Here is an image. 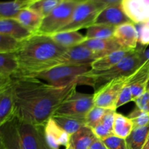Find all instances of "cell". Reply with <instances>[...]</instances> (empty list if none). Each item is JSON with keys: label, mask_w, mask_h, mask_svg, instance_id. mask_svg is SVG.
I'll use <instances>...</instances> for the list:
<instances>
[{"label": "cell", "mask_w": 149, "mask_h": 149, "mask_svg": "<svg viewBox=\"0 0 149 149\" xmlns=\"http://www.w3.org/2000/svg\"><path fill=\"white\" fill-rule=\"evenodd\" d=\"M90 69V65H59L38 73L32 77L44 80L55 87H65L77 82V79Z\"/></svg>", "instance_id": "obj_5"}, {"label": "cell", "mask_w": 149, "mask_h": 149, "mask_svg": "<svg viewBox=\"0 0 149 149\" xmlns=\"http://www.w3.org/2000/svg\"><path fill=\"white\" fill-rule=\"evenodd\" d=\"M96 138L91 128L85 125L70 135L68 146L72 149H90Z\"/></svg>", "instance_id": "obj_21"}, {"label": "cell", "mask_w": 149, "mask_h": 149, "mask_svg": "<svg viewBox=\"0 0 149 149\" xmlns=\"http://www.w3.org/2000/svg\"><path fill=\"white\" fill-rule=\"evenodd\" d=\"M109 110V109H103L98 106H93L85 116L86 126L89 127L91 129L95 127L100 123L101 119Z\"/></svg>", "instance_id": "obj_30"}, {"label": "cell", "mask_w": 149, "mask_h": 149, "mask_svg": "<svg viewBox=\"0 0 149 149\" xmlns=\"http://www.w3.org/2000/svg\"><path fill=\"white\" fill-rule=\"evenodd\" d=\"M90 149H108L107 147L103 142V141L99 138H96L90 147Z\"/></svg>", "instance_id": "obj_38"}, {"label": "cell", "mask_w": 149, "mask_h": 149, "mask_svg": "<svg viewBox=\"0 0 149 149\" xmlns=\"http://www.w3.org/2000/svg\"><path fill=\"white\" fill-rule=\"evenodd\" d=\"M14 19L33 34L37 33L43 20V18L38 13L29 7L20 10Z\"/></svg>", "instance_id": "obj_20"}, {"label": "cell", "mask_w": 149, "mask_h": 149, "mask_svg": "<svg viewBox=\"0 0 149 149\" xmlns=\"http://www.w3.org/2000/svg\"><path fill=\"white\" fill-rule=\"evenodd\" d=\"M129 77V76H128ZM128 77H119L106 83L95 91L94 104L95 106L116 111L119 94L127 81Z\"/></svg>", "instance_id": "obj_8"}, {"label": "cell", "mask_w": 149, "mask_h": 149, "mask_svg": "<svg viewBox=\"0 0 149 149\" xmlns=\"http://www.w3.org/2000/svg\"><path fill=\"white\" fill-rule=\"evenodd\" d=\"M93 106H95L93 95L84 94L76 91L61 105L55 115L85 118Z\"/></svg>", "instance_id": "obj_9"}, {"label": "cell", "mask_w": 149, "mask_h": 149, "mask_svg": "<svg viewBox=\"0 0 149 149\" xmlns=\"http://www.w3.org/2000/svg\"><path fill=\"white\" fill-rule=\"evenodd\" d=\"M103 9V7L90 0H84L77 6L67 24L58 32L78 31L87 29L94 24L97 15Z\"/></svg>", "instance_id": "obj_7"}, {"label": "cell", "mask_w": 149, "mask_h": 149, "mask_svg": "<svg viewBox=\"0 0 149 149\" xmlns=\"http://www.w3.org/2000/svg\"><path fill=\"white\" fill-rule=\"evenodd\" d=\"M129 22L132 21L126 15L120 4L103 9L97 15L94 24H103L116 27Z\"/></svg>", "instance_id": "obj_15"}, {"label": "cell", "mask_w": 149, "mask_h": 149, "mask_svg": "<svg viewBox=\"0 0 149 149\" xmlns=\"http://www.w3.org/2000/svg\"><path fill=\"white\" fill-rule=\"evenodd\" d=\"M63 0H35L32 1L28 7L38 13L44 19Z\"/></svg>", "instance_id": "obj_29"}, {"label": "cell", "mask_w": 149, "mask_h": 149, "mask_svg": "<svg viewBox=\"0 0 149 149\" xmlns=\"http://www.w3.org/2000/svg\"><path fill=\"white\" fill-rule=\"evenodd\" d=\"M32 0L0 1V19L15 18L17 13L29 6Z\"/></svg>", "instance_id": "obj_24"}, {"label": "cell", "mask_w": 149, "mask_h": 149, "mask_svg": "<svg viewBox=\"0 0 149 149\" xmlns=\"http://www.w3.org/2000/svg\"><path fill=\"white\" fill-rule=\"evenodd\" d=\"M113 38L123 49H134L138 47V31L132 22L116 26Z\"/></svg>", "instance_id": "obj_14"}, {"label": "cell", "mask_w": 149, "mask_h": 149, "mask_svg": "<svg viewBox=\"0 0 149 149\" xmlns=\"http://www.w3.org/2000/svg\"><path fill=\"white\" fill-rule=\"evenodd\" d=\"M146 49V46L141 45V47H138L130 55L106 71H95L90 69L77 79V84L93 87L96 91L112 79L128 77L144 63L143 52Z\"/></svg>", "instance_id": "obj_4"}, {"label": "cell", "mask_w": 149, "mask_h": 149, "mask_svg": "<svg viewBox=\"0 0 149 149\" xmlns=\"http://www.w3.org/2000/svg\"><path fill=\"white\" fill-rule=\"evenodd\" d=\"M131 101H133L132 92H131V89L129 84H127L126 83V84L124 86L120 94H119V98H118L117 100V103H116V109H118L120 106H124L125 104L130 103Z\"/></svg>", "instance_id": "obj_35"}, {"label": "cell", "mask_w": 149, "mask_h": 149, "mask_svg": "<svg viewBox=\"0 0 149 149\" xmlns=\"http://www.w3.org/2000/svg\"><path fill=\"white\" fill-rule=\"evenodd\" d=\"M0 33L19 42H23L33 35L14 18L0 19Z\"/></svg>", "instance_id": "obj_17"}, {"label": "cell", "mask_w": 149, "mask_h": 149, "mask_svg": "<svg viewBox=\"0 0 149 149\" xmlns=\"http://www.w3.org/2000/svg\"><path fill=\"white\" fill-rule=\"evenodd\" d=\"M50 36L56 43L67 49L81 45L87 39L85 36L78 31L57 32L50 35Z\"/></svg>", "instance_id": "obj_22"}, {"label": "cell", "mask_w": 149, "mask_h": 149, "mask_svg": "<svg viewBox=\"0 0 149 149\" xmlns=\"http://www.w3.org/2000/svg\"><path fill=\"white\" fill-rule=\"evenodd\" d=\"M66 50L67 48L56 43L50 36L33 34L23 41L15 51L18 71L13 77H32L57 66Z\"/></svg>", "instance_id": "obj_2"}, {"label": "cell", "mask_w": 149, "mask_h": 149, "mask_svg": "<svg viewBox=\"0 0 149 149\" xmlns=\"http://www.w3.org/2000/svg\"><path fill=\"white\" fill-rule=\"evenodd\" d=\"M149 136V125L134 127L125 139L128 149H143Z\"/></svg>", "instance_id": "obj_26"}, {"label": "cell", "mask_w": 149, "mask_h": 149, "mask_svg": "<svg viewBox=\"0 0 149 149\" xmlns=\"http://www.w3.org/2000/svg\"><path fill=\"white\" fill-rule=\"evenodd\" d=\"M143 59H144V62L146 61H149V49H146L143 52Z\"/></svg>", "instance_id": "obj_40"}, {"label": "cell", "mask_w": 149, "mask_h": 149, "mask_svg": "<svg viewBox=\"0 0 149 149\" xmlns=\"http://www.w3.org/2000/svg\"><path fill=\"white\" fill-rule=\"evenodd\" d=\"M10 79H11V78L0 77V89L4 87V85H6L8 82H10Z\"/></svg>", "instance_id": "obj_39"}, {"label": "cell", "mask_w": 149, "mask_h": 149, "mask_svg": "<svg viewBox=\"0 0 149 149\" xmlns=\"http://www.w3.org/2000/svg\"><path fill=\"white\" fill-rule=\"evenodd\" d=\"M115 29V26L103 24H93L87 28L85 36L88 39H111L113 36Z\"/></svg>", "instance_id": "obj_28"}, {"label": "cell", "mask_w": 149, "mask_h": 149, "mask_svg": "<svg viewBox=\"0 0 149 149\" xmlns=\"http://www.w3.org/2000/svg\"><path fill=\"white\" fill-rule=\"evenodd\" d=\"M103 142L108 149H128L125 139L113 135L103 140Z\"/></svg>", "instance_id": "obj_34"}, {"label": "cell", "mask_w": 149, "mask_h": 149, "mask_svg": "<svg viewBox=\"0 0 149 149\" xmlns=\"http://www.w3.org/2000/svg\"><path fill=\"white\" fill-rule=\"evenodd\" d=\"M21 42L10 36L0 33V52H15L20 47Z\"/></svg>", "instance_id": "obj_32"}, {"label": "cell", "mask_w": 149, "mask_h": 149, "mask_svg": "<svg viewBox=\"0 0 149 149\" xmlns=\"http://www.w3.org/2000/svg\"><path fill=\"white\" fill-rule=\"evenodd\" d=\"M15 103L11 79L0 89V127L15 116Z\"/></svg>", "instance_id": "obj_16"}, {"label": "cell", "mask_w": 149, "mask_h": 149, "mask_svg": "<svg viewBox=\"0 0 149 149\" xmlns=\"http://www.w3.org/2000/svg\"><path fill=\"white\" fill-rule=\"evenodd\" d=\"M32 1H35V0H32Z\"/></svg>", "instance_id": "obj_45"}, {"label": "cell", "mask_w": 149, "mask_h": 149, "mask_svg": "<svg viewBox=\"0 0 149 149\" xmlns=\"http://www.w3.org/2000/svg\"><path fill=\"white\" fill-rule=\"evenodd\" d=\"M83 1L84 0H63L43 19L36 34L50 36L57 33L67 24L77 6Z\"/></svg>", "instance_id": "obj_6"}, {"label": "cell", "mask_w": 149, "mask_h": 149, "mask_svg": "<svg viewBox=\"0 0 149 149\" xmlns=\"http://www.w3.org/2000/svg\"><path fill=\"white\" fill-rule=\"evenodd\" d=\"M133 128V123L127 116L116 113L113 127V135L126 139L131 133Z\"/></svg>", "instance_id": "obj_27"}, {"label": "cell", "mask_w": 149, "mask_h": 149, "mask_svg": "<svg viewBox=\"0 0 149 149\" xmlns=\"http://www.w3.org/2000/svg\"><path fill=\"white\" fill-rule=\"evenodd\" d=\"M14 93L15 115L22 120L45 127L61 105L77 90V82L55 87L29 77H11Z\"/></svg>", "instance_id": "obj_1"}, {"label": "cell", "mask_w": 149, "mask_h": 149, "mask_svg": "<svg viewBox=\"0 0 149 149\" xmlns=\"http://www.w3.org/2000/svg\"><path fill=\"white\" fill-rule=\"evenodd\" d=\"M127 117L132 122L134 127L149 125V113L141 110L137 106L129 113Z\"/></svg>", "instance_id": "obj_31"}, {"label": "cell", "mask_w": 149, "mask_h": 149, "mask_svg": "<svg viewBox=\"0 0 149 149\" xmlns=\"http://www.w3.org/2000/svg\"><path fill=\"white\" fill-rule=\"evenodd\" d=\"M146 90H149V81H148V85H147Z\"/></svg>", "instance_id": "obj_43"}, {"label": "cell", "mask_w": 149, "mask_h": 149, "mask_svg": "<svg viewBox=\"0 0 149 149\" xmlns=\"http://www.w3.org/2000/svg\"><path fill=\"white\" fill-rule=\"evenodd\" d=\"M143 149H149V136H148V139H147L145 145H144Z\"/></svg>", "instance_id": "obj_41"}, {"label": "cell", "mask_w": 149, "mask_h": 149, "mask_svg": "<svg viewBox=\"0 0 149 149\" xmlns=\"http://www.w3.org/2000/svg\"><path fill=\"white\" fill-rule=\"evenodd\" d=\"M0 136L5 149H49L44 127L22 120L15 115L0 127Z\"/></svg>", "instance_id": "obj_3"}, {"label": "cell", "mask_w": 149, "mask_h": 149, "mask_svg": "<svg viewBox=\"0 0 149 149\" xmlns=\"http://www.w3.org/2000/svg\"><path fill=\"white\" fill-rule=\"evenodd\" d=\"M135 49H120L102 57L91 64V70L95 71H103L109 69L119 63L125 57L130 55Z\"/></svg>", "instance_id": "obj_19"}, {"label": "cell", "mask_w": 149, "mask_h": 149, "mask_svg": "<svg viewBox=\"0 0 149 149\" xmlns=\"http://www.w3.org/2000/svg\"><path fill=\"white\" fill-rule=\"evenodd\" d=\"M52 118L56 123L69 135L75 133L82 127L86 125L85 118L65 115H55Z\"/></svg>", "instance_id": "obj_25"}, {"label": "cell", "mask_w": 149, "mask_h": 149, "mask_svg": "<svg viewBox=\"0 0 149 149\" xmlns=\"http://www.w3.org/2000/svg\"><path fill=\"white\" fill-rule=\"evenodd\" d=\"M0 149H5L4 144H3L2 140H1V136H0Z\"/></svg>", "instance_id": "obj_42"}, {"label": "cell", "mask_w": 149, "mask_h": 149, "mask_svg": "<svg viewBox=\"0 0 149 149\" xmlns=\"http://www.w3.org/2000/svg\"><path fill=\"white\" fill-rule=\"evenodd\" d=\"M122 9L135 24L149 21V0H122Z\"/></svg>", "instance_id": "obj_12"}, {"label": "cell", "mask_w": 149, "mask_h": 149, "mask_svg": "<svg viewBox=\"0 0 149 149\" xmlns=\"http://www.w3.org/2000/svg\"><path fill=\"white\" fill-rule=\"evenodd\" d=\"M101 57L86 47L79 45L67 49L59 60V65H90Z\"/></svg>", "instance_id": "obj_10"}, {"label": "cell", "mask_w": 149, "mask_h": 149, "mask_svg": "<svg viewBox=\"0 0 149 149\" xmlns=\"http://www.w3.org/2000/svg\"><path fill=\"white\" fill-rule=\"evenodd\" d=\"M81 45L90 49L95 53L99 55L101 58L115 51L123 49L113 38L106 39H87Z\"/></svg>", "instance_id": "obj_18"}, {"label": "cell", "mask_w": 149, "mask_h": 149, "mask_svg": "<svg viewBox=\"0 0 149 149\" xmlns=\"http://www.w3.org/2000/svg\"><path fill=\"white\" fill-rule=\"evenodd\" d=\"M149 81V61H146L128 77L127 84L130 87L133 101L146 91Z\"/></svg>", "instance_id": "obj_13"}, {"label": "cell", "mask_w": 149, "mask_h": 149, "mask_svg": "<svg viewBox=\"0 0 149 149\" xmlns=\"http://www.w3.org/2000/svg\"><path fill=\"white\" fill-rule=\"evenodd\" d=\"M18 71L15 52H0V77L11 78Z\"/></svg>", "instance_id": "obj_23"}, {"label": "cell", "mask_w": 149, "mask_h": 149, "mask_svg": "<svg viewBox=\"0 0 149 149\" xmlns=\"http://www.w3.org/2000/svg\"><path fill=\"white\" fill-rule=\"evenodd\" d=\"M138 31V42L142 46L149 45V21L141 24H135Z\"/></svg>", "instance_id": "obj_33"}, {"label": "cell", "mask_w": 149, "mask_h": 149, "mask_svg": "<svg viewBox=\"0 0 149 149\" xmlns=\"http://www.w3.org/2000/svg\"><path fill=\"white\" fill-rule=\"evenodd\" d=\"M96 4H99L103 8L109 7V6L116 5V4H120L122 3V0H90Z\"/></svg>", "instance_id": "obj_37"}, {"label": "cell", "mask_w": 149, "mask_h": 149, "mask_svg": "<svg viewBox=\"0 0 149 149\" xmlns=\"http://www.w3.org/2000/svg\"><path fill=\"white\" fill-rule=\"evenodd\" d=\"M134 102L138 109L149 113V90H146L143 94L135 99Z\"/></svg>", "instance_id": "obj_36"}, {"label": "cell", "mask_w": 149, "mask_h": 149, "mask_svg": "<svg viewBox=\"0 0 149 149\" xmlns=\"http://www.w3.org/2000/svg\"><path fill=\"white\" fill-rule=\"evenodd\" d=\"M44 135L49 149H60L61 146L66 148L68 146L70 135L56 123L53 118L49 119L45 125Z\"/></svg>", "instance_id": "obj_11"}, {"label": "cell", "mask_w": 149, "mask_h": 149, "mask_svg": "<svg viewBox=\"0 0 149 149\" xmlns=\"http://www.w3.org/2000/svg\"><path fill=\"white\" fill-rule=\"evenodd\" d=\"M65 149H72V148H71V147H70V146H67V147H66V148H65Z\"/></svg>", "instance_id": "obj_44"}]
</instances>
